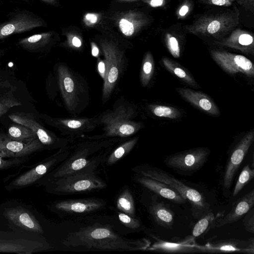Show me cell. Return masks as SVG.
Instances as JSON below:
<instances>
[{"label": "cell", "mask_w": 254, "mask_h": 254, "mask_svg": "<svg viewBox=\"0 0 254 254\" xmlns=\"http://www.w3.org/2000/svg\"><path fill=\"white\" fill-rule=\"evenodd\" d=\"M62 244L67 247L116 251L147 250L150 246L148 239H127L115 233L110 225L97 223L69 233Z\"/></svg>", "instance_id": "6da1fadb"}, {"label": "cell", "mask_w": 254, "mask_h": 254, "mask_svg": "<svg viewBox=\"0 0 254 254\" xmlns=\"http://www.w3.org/2000/svg\"><path fill=\"white\" fill-rule=\"evenodd\" d=\"M137 115L136 107L121 98L116 101L112 109L98 116L99 126H102L103 134L95 139L106 137H127L137 133L144 124L134 120Z\"/></svg>", "instance_id": "7a4b0ae2"}, {"label": "cell", "mask_w": 254, "mask_h": 254, "mask_svg": "<svg viewBox=\"0 0 254 254\" xmlns=\"http://www.w3.org/2000/svg\"><path fill=\"white\" fill-rule=\"evenodd\" d=\"M57 77L66 109L73 115L80 114L89 101V87L85 79L64 63L58 65Z\"/></svg>", "instance_id": "3957f363"}, {"label": "cell", "mask_w": 254, "mask_h": 254, "mask_svg": "<svg viewBox=\"0 0 254 254\" xmlns=\"http://www.w3.org/2000/svg\"><path fill=\"white\" fill-rule=\"evenodd\" d=\"M133 170L139 175L164 183L175 189L190 202L191 213L195 219L200 218L210 211V204L202 194L164 170L147 165L136 167Z\"/></svg>", "instance_id": "277c9868"}, {"label": "cell", "mask_w": 254, "mask_h": 254, "mask_svg": "<svg viewBox=\"0 0 254 254\" xmlns=\"http://www.w3.org/2000/svg\"><path fill=\"white\" fill-rule=\"evenodd\" d=\"M239 20L240 11L235 6L220 13L201 16L185 29L188 33L196 35L220 39L235 29Z\"/></svg>", "instance_id": "5b68a950"}, {"label": "cell", "mask_w": 254, "mask_h": 254, "mask_svg": "<svg viewBox=\"0 0 254 254\" xmlns=\"http://www.w3.org/2000/svg\"><path fill=\"white\" fill-rule=\"evenodd\" d=\"M104 57L106 75L102 92V101L106 103L110 98L119 79L127 65L123 51L114 42L107 39L100 41Z\"/></svg>", "instance_id": "8992f818"}, {"label": "cell", "mask_w": 254, "mask_h": 254, "mask_svg": "<svg viewBox=\"0 0 254 254\" xmlns=\"http://www.w3.org/2000/svg\"><path fill=\"white\" fill-rule=\"evenodd\" d=\"M97 163L56 179L53 183V191L55 193L65 194L90 191L105 188L106 183L94 172Z\"/></svg>", "instance_id": "52a82bcc"}, {"label": "cell", "mask_w": 254, "mask_h": 254, "mask_svg": "<svg viewBox=\"0 0 254 254\" xmlns=\"http://www.w3.org/2000/svg\"><path fill=\"white\" fill-rule=\"evenodd\" d=\"M110 140L99 141H86L79 144L74 153L55 171L53 176L58 179L81 170L87 166L98 163L97 159H89V156L108 146Z\"/></svg>", "instance_id": "ba28073f"}, {"label": "cell", "mask_w": 254, "mask_h": 254, "mask_svg": "<svg viewBox=\"0 0 254 254\" xmlns=\"http://www.w3.org/2000/svg\"><path fill=\"white\" fill-rule=\"evenodd\" d=\"M209 154L210 150L206 148H193L170 155L164 163L182 175H191L204 165Z\"/></svg>", "instance_id": "9c48e42d"}, {"label": "cell", "mask_w": 254, "mask_h": 254, "mask_svg": "<svg viewBox=\"0 0 254 254\" xmlns=\"http://www.w3.org/2000/svg\"><path fill=\"white\" fill-rule=\"evenodd\" d=\"M46 26L45 21L33 12L27 10H15L9 14L7 20L0 23V40Z\"/></svg>", "instance_id": "30bf717a"}, {"label": "cell", "mask_w": 254, "mask_h": 254, "mask_svg": "<svg viewBox=\"0 0 254 254\" xmlns=\"http://www.w3.org/2000/svg\"><path fill=\"white\" fill-rule=\"evenodd\" d=\"M210 55L215 63L228 74L241 73L248 77L254 76V65L245 56L218 50H211Z\"/></svg>", "instance_id": "8fae6325"}, {"label": "cell", "mask_w": 254, "mask_h": 254, "mask_svg": "<svg viewBox=\"0 0 254 254\" xmlns=\"http://www.w3.org/2000/svg\"><path fill=\"white\" fill-rule=\"evenodd\" d=\"M254 141V131L247 132L234 147L229 155L222 179L224 190L231 188L235 175Z\"/></svg>", "instance_id": "7c38bea8"}, {"label": "cell", "mask_w": 254, "mask_h": 254, "mask_svg": "<svg viewBox=\"0 0 254 254\" xmlns=\"http://www.w3.org/2000/svg\"><path fill=\"white\" fill-rule=\"evenodd\" d=\"M51 126L57 127L64 135L71 137L91 132L99 126L98 116L92 118H49Z\"/></svg>", "instance_id": "4fadbf2b"}, {"label": "cell", "mask_w": 254, "mask_h": 254, "mask_svg": "<svg viewBox=\"0 0 254 254\" xmlns=\"http://www.w3.org/2000/svg\"><path fill=\"white\" fill-rule=\"evenodd\" d=\"M9 118L16 124L25 126L32 130L36 134L37 138L44 147L63 148L65 147L68 143L67 139L58 137L28 115L11 114L9 115Z\"/></svg>", "instance_id": "5bb4252c"}, {"label": "cell", "mask_w": 254, "mask_h": 254, "mask_svg": "<svg viewBox=\"0 0 254 254\" xmlns=\"http://www.w3.org/2000/svg\"><path fill=\"white\" fill-rule=\"evenodd\" d=\"M44 146L38 138L20 141L0 135V155L2 157H18L29 155L43 149Z\"/></svg>", "instance_id": "9a60e30c"}, {"label": "cell", "mask_w": 254, "mask_h": 254, "mask_svg": "<svg viewBox=\"0 0 254 254\" xmlns=\"http://www.w3.org/2000/svg\"><path fill=\"white\" fill-rule=\"evenodd\" d=\"M199 252L207 253L239 252L254 254V239L241 241L237 239L218 240L208 243L204 246H198Z\"/></svg>", "instance_id": "2e32d148"}, {"label": "cell", "mask_w": 254, "mask_h": 254, "mask_svg": "<svg viewBox=\"0 0 254 254\" xmlns=\"http://www.w3.org/2000/svg\"><path fill=\"white\" fill-rule=\"evenodd\" d=\"M61 148L60 151L51 159L39 164L31 170L18 177L9 186L11 188L24 187L31 185L43 177L49 170L60 161L62 156L68 153L67 148Z\"/></svg>", "instance_id": "e0dca14e"}, {"label": "cell", "mask_w": 254, "mask_h": 254, "mask_svg": "<svg viewBox=\"0 0 254 254\" xmlns=\"http://www.w3.org/2000/svg\"><path fill=\"white\" fill-rule=\"evenodd\" d=\"M216 44L239 50L247 55H254V40L253 34L240 28L234 29L229 35L215 41Z\"/></svg>", "instance_id": "ac0fdd59"}, {"label": "cell", "mask_w": 254, "mask_h": 254, "mask_svg": "<svg viewBox=\"0 0 254 254\" xmlns=\"http://www.w3.org/2000/svg\"><path fill=\"white\" fill-rule=\"evenodd\" d=\"M176 90L183 98L198 109L213 116L220 115L218 107L206 94L188 88H177Z\"/></svg>", "instance_id": "d6986e66"}, {"label": "cell", "mask_w": 254, "mask_h": 254, "mask_svg": "<svg viewBox=\"0 0 254 254\" xmlns=\"http://www.w3.org/2000/svg\"><path fill=\"white\" fill-rule=\"evenodd\" d=\"M254 205V190H253L237 199L229 212L215 222V226L221 227L237 222L253 208Z\"/></svg>", "instance_id": "ffe728a7"}, {"label": "cell", "mask_w": 254, "mask_h": 254, "mask_svg": "<svg viewBox=\"0 0 254 254\" xmlns=\"http://www.w3.org/2000/svg\"><path fill=\"white\" fill-rule=\"evenodd\" d=\"M140 176L136 177L135 181L158 195L176 203L182 204L187 202L178 192L166 184L146 176Z\"/></svg>", "instance_id": "44dd1931"}, {"label": "cell", "mask_w": 254, "mask_h": 254, "mask_svg": "<svg viewBox=\"0 0 254 254\" xmlns=\"http://www.w3.org/2000/svg\"><path fill=\"white\" fill-rule=\"evenodd\" d=\"M4 215L9 221L22 229L38 233H43L39 222L30 212L23 208H7Z\"/></svg>", "instance_id": "7402d4cb"}, {"label": "cell", "mask_w": 254, "mask_h": 254, "mask_svg": "<svg viewBox=\"0 0 254 254\" xmlns=\"http://www.w3.org/2000/svg\"><path fill=\"white\" fill-rule=\"evenodd\" d=\"M105 204V201L102 199L88 198L59 201L55 204V207L64 212L83 213L98 210Z\"/></svg>", "instance_id": "603a6c76"}, {"label": "cell", "mask_w": 254, "mask_h": 254, "mask_svg": "<svg viewBox=\"0 0 254 254\" xmlns=\"http://www.w3.org/2000/svg\"><path fill=\"white\" fill-rule=\"evenodd\" d=\"M148 23V19L143 14L129 11L122 14L118 21L121 32L127 37L135 34Z\"/></svg>", "instance_id": "cb8c5ba5"}, {"label": "cell", "mask_w": 254, "mask_h": 254, "mask_svg": "<svg viewBox=\"0 0 254 254\" xmlns=\"http://www.w3.org/2000/svg\"><path fill=\"white\" fill-rule=\"evenodd\" d=\"M147 250L171 253L199 252L198 246L194 243V240L190 236L177 242H170L156 239V241L151 246H150Z\"/></svg>", "instance_id": "d4e9b609"}, {"label": "cell", "mask_w": 254, "mask_h": 254, "mask_svg": "<svg viewBox=\"0 0 254 254\" xmlns=\"http://www.w3.org/2000/svg\"><path fill=\"white\" fill-rule=\"evenodd\" d=\"M149 211L156 223L166 229L172 228L174 222V213L163 202L152 198Z\"/></svg>", "instance_id": "484cf974"}, {"label": "cell", "mask_w": 254, "mask_h": 254, "mask_svg": "<svg viewBox=\"0 0 254 254\" xmlns=\"http://www.w3.org/2000/svg\"><path fill=\"white\" fill-rule=\"evenodd\" d=\"M53 36L54 34L52 31L36 34L20 39L17 44L27 51H39L51 44Z\"/></svg>", "instance_id": "4316f807"}, {"label": "cell", "mask_w": 254, "mask_h": 254, "mask_svg": "<svg viewBox=\"0 0 254 254\" xmlns=\"http://www.w3.org/2000/svg\"><path fill=\"white\" fill-rule=\"evenodd\" d=\"M162 62L167 70L174 74L182 81L192 86L197 85L191 73L176 61L168 57H163L162 59Z\"/></svg>", "instance_id": "83f0119b"}, {"label": "cell", "mask_w": 254, "mask_h": 254, "mask_svg": "<svg viewBox=\"0 0 254 254\" xmlns=\"http://www.w3.org/2000/svg\"><path fill=\"white\" fill-rule=\"evenodd\" d=\"M216 218L214 214L211 211H209L205 215L199 218V220L194 226L192 234L190 237L193 240L205 234L211 228L215 226Z\"/></svg>", "instance_id": "f1b7e54d"}, {"label": "cell", "mask_w": 254, "mask_h": 254, "mask_svg": "<svg viewBox=\"0 0 254 254\" xmlns=\"http://www.w3.org/2000/svg\"><path fill=\"white\" fill-rule=\"evenodd\" d=\"M155 69V62L152 54L147 52L143 57L140 74V82L143 87L149 83Z\"/></svg>", "instance_id": "f546056e"}, {"label": "cell", "mask_w": 254, "mask_h": 254, "mask_svg": "<svg viewBox=\"0 0 254 254\" xmlns=\"http://www.w3.org/2000/svg\"><path fill=\"white\" fill-rule=\"evenodd\" d=\"M117 206L122 212L131 217L134 216V200L128 189H125L119 195L117 200Z\"/></svg>", "instance_id": "4dcf8cb0"}, {"label": "cell", "mask_w": 254, "mask_h": 254, "mask_svg": "<svg viewBox=\"0 0 254 254\" xmlns=\"http://www.w3.org/2000/svg\"><path fill=\"white\" fill-rule=\"evenodd\" d=\"M8 132L7 135L15 140L27 141L37 138L36 134L32 130L18 124L12 125L9 127Z\"/></svg>", "instance_id": "1f68e13d"}, {"label": "cell", "mask_w": 254, "mask_h": 254, "mask_svg": "<svg viewBox=\"0 0 254 254\" xmlns=\"http://www.w3.org/2000/svg\"><path fill=\"white\" fill-rule=\"evenodd\" d=\"M138 140V137L136 136L118 147L109 156L107 161V164H114L127 154L133 148Z\"/></svg>", "instance_id": "d6a6232c"}, {"label": "cell", "mask_w": 254, "mask_h": 254, "mask_svg": "<svg viewBox=\"0 0 254 254\" xmlns=\"http://www.w3.org/2000/svg\"><path fill=\"white\" fill-rule=\"evenodd\" d=\"M148 108L153 115L159 118L176 119L181 116V112L172 106L151 104L148 106Z\"/></svg>", "instance_id": "836d02e7"}, {"label": "cell", "mask_w": 254, "mask_h": 254, "mask_svg": "<svg viewBox=\"0 0 254 254\" xmlns=\"http://www.w3.org/2000/svg\"><path fill=\"white\" fill-rule=\"evenodd\" d=\"M254 177V169L250 165H246L241 172L234 189L233 196H236Z\"/></svg>", "instance_id": "e575fe53"}, {"label": "cell", "mask_w": 254, "mask_h": 254, "mask_svg": "<svg viewBox=\"0 0 254 254\" xmlns=\"http://www.w3.org/2000/svg\"><path fill=\"white\" fill-rule=\"evenodd\" d=\"M165 41L170 54L175 58H180L181 49L177 38L172 34L167 33L165 36Z\"/></svg>", "instance_id": "d590c367"}, {"label": "cell", "mask_w": 254, "mask_h": 254, "mask_svg": "<svg viewBox=\"0 0 254 254\" xmlns=\"http://www.w3.org/2000/svg\"><path fill=\"white\" fill-rule=\"evenodd\" d=\"M21 104L20 102L13 97H3L0 99V117L6 113L10 108Z\"/></svg>", "instance_id": "8d00e7d4"}, {"label": "cell", "mask_w": 254, "mask_h": 254, "mask_svg": "<svg viewBox=\"0 0 254 254\" xmlns=\"http://www.w3.org/2000/svg\"><path fill=\"white\" fill-rule=\"evenodd\" d=\"M118 217L120 221L125 226L132 229H135L140 226V221L124 212H119Z\"/></svg>", "instance_id": "74e56055"}, {"label": "cell", "mask_w": 254, "mask_h": 254, "mask_svg": "<svg viewBox=\"0 0 254 254\" xmlns=\"http://www.w3.org/2000/svg\"><path fill=\"white\" fill-rule=\"evenodd\" d=\"M243 220L244 225L247 231L254 234V214L252 208Z\"/></svg>", "instance_id": "f35d334b"}, {"label": "cell", "mask_w": 254, "mask_h": 254, "mask_svg": "<svg viewBox=\"0 0 254 254\" xmlns=\"http://www.w3.org/2000/svg\"><path fill=\"white\" fill-rule=\"evenodd\" d=\"M100 16L97 13H87L83 17V21L87 26L92 27L98 22Z\"/></svg>", "instance_id": "ab89813d"}, {"label": "cell", "mask_w": 254, "mask_h": 254, "mask_svg": "<svg viewBox=\"0 0 254 254\" xmlns=\"http://www.w3.org/2000/svg\"><path fill=\"white\" fill-rule=\"evenodd\" d=\"M201 2L217 6H230L234 2V0H199Z\"/></svg>", "instance_id": "60d3db41"}, {"label": "cell", "mask_w": 254, "mask_h": 254, "mask_svg": "<svg viewBox=\"0 0 254 254\" xmlns=\"http://www.w3.org/2000/svg\"><path fill=\"white\" fill-rule=\"evenodd\" d=\"M190 4L188 1H186L178 9L177 14L178 18H182L186 16L189 12Z\"/></svg>", "instance_id": "b9f144b4"}, {"label": "cell", "mask_w": 254, "mask_h": 254, "mask_svg": "<svg viewBox=\"0 0 254 254\" xmlns=\"http://www.w3.org/2000/svg\"><path fill=\"white\" fill-rule=\"evenodd\" d=\"M3 157L0 155V169H5L12 167L19 163V161L14 160L12 161L7 160L3 159Z\"/></svg>", "instance_id": "7bdbcfd3"}, {"label": "cell", "mask_w": 254, "mask_h": 254, "mask_svg": "<svg viewBox=\"0 0 254 254\" xmlns=\"http://www.w3.org/2000/svg\"><path fill=\"white\" fill-rule=\"evenodd\" d=\"M68 42L69 46L75 48H79L82 46V41L78 36L71 35L68 36Z\"/></svg>", "instance_id": "ee69618b"}, {"label": "cell", "mask_w": 254, "mask_h": 254, "mask_svg": "<svg viewBox=\"0 0 254 254\" xmlns=\"http://www.w3.org/2000/svg\"><path fill=\"white\" fill-rule=\"evenodd\" d=\"M246 9L254 11V0H234Z\"/></svg>", "instance_id": "f6af8a7d"}, {"label": "cell", "mask_w": 254, "mask_h": 254, "mask_svg": "<svg viewBox=\"0 0 254 254\" xmlns=\"http://www.w3.org/2000/svg\"><path fill=\"white\" fill-rule=\"evenodd\" d=\"M142 1L152 7L156 8L164 6L167 0H142Z\"/></svg>", "instance_id": "bcb514c9"}, {"label": "cell", "mask_w": 254, "mask_h": 254, "mask_svg": "<svg viewBox=\"0 0 254 254\" xmlns=\"http://www.w3.org/2000/svg\"><path fill=\"white\" fill-rule=\"evenodd\" d=\"M98 70L100 76L105 79L106 75V65L104 60H100L98 63Z\"/></svg>", "instance_id": "7dc6e473"}, {"label": "cell", "mask_w": 254, "mask_h": 254, "mask_svg": "<svg viewBox=\"0 0 254 254\" xmlns=\"http://www.w3.org/2000/svg\"><path fill=\"white\" fill-rule=\"evenodd\" d=\"M91 52L92 55L94 57H97L99 54V50L98 47L94 43H91Z\"/></svg>", "instance_id": "c3c4849f"}, {"label": "cell", "mask_w": 254, "mask_h": 254, "mask_svg": "<svg viewBox=\"0 0 254 254\" xmlns=\"http://www.w3.org/2000/svg\"><path fill=\"white\" fill-rule=\"evenodd\" d=\"M48 4H50L53 5L57 4V1L56 0H41Z\"/></svg>", "instance_id": "681fc988"}, {"label": "cell", "mask_w": 254, "mask_h": 254, "mask_svg": "<svg viewBox=\"0 0 254 254\" xmlns=\"http://www.w3.org/2000/svg\"><path fill=\"white\" fill-rule=\"evenodd\" d=\"M119 2H131L134 1H136L138 0H117Z\"/></svg>", "instance_id": "f907efd6"}, {"label": "cell", "mask_w": 254, "mask_h": 254, "mask_svg": "<svg viewBox=\"0 0 254 254\" xmlns=\"http://www.w3.org/2000/svg\"><path fill=\"white\" fill-rule=\"evenodd\" d=\"M26 2H29V0H21Z\"/></svg>", "instance_id": "816d5d0a"}]
</instances>
